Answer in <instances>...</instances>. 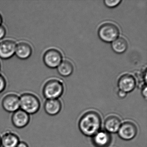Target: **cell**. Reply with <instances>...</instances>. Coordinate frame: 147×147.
<instances>
[{"mask_svg": "<svg viewBox=\"0 0 147 147\" xmlns=\"http://www.w3.org/2000/svg\"><path fill=\"white\" fill-rule=\"evenodd\" d=\"M20 142L18 135L11 131H6L1 137L2 147H16Z\"/></svg>", "mask_w": 147, "mask_h": 147, "instance_id": "obj_15", "label": "cell"}, {"mask_svg": "<svg viewBox=\"0 0 147 147\" xmlns=\"http://www.w3.org/2000/svg\"><path fill=\"white\" fill-rule=\"evenodd\" d=\"M121 2L120 0H115V1H105V3L107 6L109 7H113L117 6Z\"/></svg>", "mask_w": 147, "mask_h": 147, "instance_id": "obj_19", "label": "cell"}, {"mask_svg": "<svg viewBox=\"0 0 147 147\" xmlns=\"http://www.w3.org/2000/svg\"><path fill=\"white\" fill-rule=\"evenodd\" d=\"M20 109L29 114L37 113L41 107V103L37 96L31 93H25L20 97Z\"/></svg>", "mask_w": 147, "mask_h": 147, "instance_id": "obj_2", "label": "cell"}, {"mask_svg": "<svg viewBox=\"0 0 147 147\" xmlns=\"http://www.w3.org/2000/svg\"><path fill=\"white\" fill-rule=\"evenodd\" d=\"M17 43L14 40L7 39L0 42V58L10 59L15 55Z\"/></svg>", "mask_w": 147, "mask_h": 147, "instance_id": "obj_8", "label": "cell"}, {"mask_svg": "<svg viewBox=\"0 0 147 147\" xmlns=\"http://www.w3.org/2000/svg\"><path fill=\"white\" fill-rule=\"evenodd\" d=\"M7 33L6 29L3 25H0V40L3 39Z\"/></svg>", "mask_w": 147, "mask_h": 147, "instance_id": "obj_20", "label": "cell"}, {"mask_svg": "<svg viewBox=\"0 0 147 147\" xmlns=\"http://www.w3.org/2000/svg\"><path fill=\"white\" fill-rule=\"evenodd\" d=\"M102 120L97 112L89 111L84 113L80 119L79 128L82 134L88 137H92L100 129Z\"/></svg>", "mask_w": 147, "mask_h": 147, "instance_id": "obj_1", "label": "cell"}, {"mask_svg": "<svg viewBox=\"0 0 147 147\" xmlns=\"http://www.w3.org/2000/svg\"><path fill=\"white\" fill-rule=\"evenodd\" d=\"M119 34V30L117 25L111 23L102 24L98 30V35L103 41L107 42H113L117 39Z\"/></svg>", "mask_w": 147, "mask_h": 147, "instance_id": "obj_4", "label": "cell"}, {"mask_svg": "<svg viewBox=\"0 0 147 147\" xmlns=\"http://www.w3.org/2000/svg\"><path fill=\"white\" fill-rule=\"evenodd\" d=\"M138 133V128L135 123L127 121L121 124L118 131L119 136L124 140L129 141L133 139Z\"/></svg>", "mask_w": 147, "mask_h": 147, "instance_id": "obj_6", "label": "cell"}, {"mask_svg": "<svg viewBox=\"0 0 147 147\" xmlns=\"http://www.w3.org/2000/svg\"><path fill=\"white\" fill-rule=\"evenodd\" d=\"M136 86V81L135 78L130 74L123 75L122 76L118 82V86L120 90L125 92H129L135 88Z\"/></svg>", "mask_w": 147, "mask_h": 147, "instance_id": "obj_12", "label": "cell"}, {"mask_svg": "<svg viewBox=\"0 0 147 147\" xmlns=\"http://www.w3.org/2000/svg\"><path fill=\"white\" fill-rule=\"evenodd\" d=\"M74 66L72 63L67 60L61 62L57 68V71L61 75L68 76L71 74L74 71Z\"/></svg>", "mask_w": 147, "mask_h": 147, "instance_id": "obj_16", "label": "cell"}, {"mask_svg": "<svg viewBox=\"0 0 147 147\" xmlns=\"http://www.w3.org/2000/svg\"><path fill=\"white\" fill-rule=\"evenodd\" d=\"M112 47L115 52L117 53H123L127 49L128 43L123 38H118L113 41Z\"/></svg>", "mask_w": 147, "mask_h": 147, "instance_id": "obj_17", "label": "cell"}, {"mask_svg": "<svg viewBox=\"0 0 147 147\" xmlns=\"http://www.w3.org/2000/svg\"><path fill=\"white\" fill-rule=\"evenodd\" d=\"M147 86H144L142 90V94L143 96L145 98H147Z\"/></svg>", "mask_w": 147, "mask_h": 147, "instance_id": "obj_23", "label": "cell"}, {"mask_svg": "<svg viewBox=\"0 0 147 147\" xmlns=\"http://www.w3.org/2000/svg\"><path fill=\"white\" fill-rule=\"evenodd\" d=\"M16 147H29L26 143L24 142H20Z\"/></svg>", "mask_w": 147, "mask_h": 147, "instance_id": "obj_22", "label": "cell"}, {"mask_svg": "<svg viewBox=\"0 0 147 147\" xmlns=\"http://www.w3.org/2000/svg\"><path fill=\"white\" fill-rule=\"evenodd\" d=\"M126 94H127V93L125 92L122 90H119L118 92V95L119 97L121 98H125Z\"/></svg>", "mask_w": 147, "mask_h": 147, "instance_id": "obj_21", "label": "cell"}, {"mask_svg": "<svg viewBox=\"0 0 147 147\" xmlns=\"http://www.w3.org/2000/svg\"><path fill=\"white\" fill-rule=\"evenodd\" d=\"M6 86V80L4 76L0 73V93L5 91Z\"/></svg>", "mask_w": 147, "mask_h": 147, "instance_id": "obj_18", "label": "cell"}, {"mask_svg": "<svg viewBox=\"0 0 147 147\" xmlns=\"http://www.w3.org/2000/svg\"><path fill=\"white\" fill-rule=\"evenodd\" d=\"M112 141L111 135L106 131H99L92 138L93 144L95 147H108Z\"/></svg>", "mask_w": 147, "mask_h": 147, "instance_id": "obj_9", "label": "cell"}, {"mask_svg": "<svg viewBox=\"0 0 147 147\" xmlns=\"http://www.w3.org/2000/svg\"><path fill=\"white\" fill-rule=\"evenodd\" d=\"M1 61H0V70H1Z\"/></svg>", "mask_w": 147, "mask_h": 147, "instance_id": "obj_26", "label": "cell"}, {"mask_svg": "<svg viewBox=\"0 0 147 147\" xmlns=\"http://www.w3.org/2000/svg\"><path fill=\"white\" fill-rule=\"evenodd\" d=\"M30 119V115L20 109L13 113L11 117L13 125L18 129H22L27 126Z\"/></svg>", "mask_w": 147, "mask_h": 147, "instance_id": "obj_10", "label": "cell"}, {"mask_svg": "<svg viewBox=\"0 0 147 147\" xmlns=\"http://www.w3.org/2000/svg\"><path fill=\"white\" fill-rule=\"evenodd\" d=\"M62 109V104L58 99H47L44 104L45 112L50 116L57 115Z\"/></svg>", "mask_w": 147, "mask_h": 147, "instance_id": "obj_13", "label": "cell"}, {"mask_svg": "<svg viewBox=\"0 0 147 147\" xmlns=\"http://www.w3.org/2000/svg\"><path fill=\"white\" fill-rule=\"evenodd\" d=\"M32 54V48L28 42L21 41L17 43L15 54L16 56L21 60H26Z\"/></svg>", "mask_w": 147, "mask_h": 147, "instance_id": "obj_11", "label": "cell"}, {"mask_svg": "<svg viewBox=\"0 0 147 147\" xmlns=\"http://www.w3.org/2000/svg\"><path fill=\"white\" fill-rule=\"evenodd\" d=\"M2 22H3V18H2V15L0 13V25L2 24Z\"/></svg>", "mask_w": 147, "mask_h": 147, "instance_id": "obj_24", "label": "cell"}, {"mask_svg": "<svg viewBox=\"0 0 147 147\" xmlns=\"http://www.w3.org/2000/svg\"><path fill=\"white\" fill-rule=\"evenodd\" d=\"M1 137L0 136V147H1Z\"/></svg>", "mask_w": 147, "mask_h": 147, "instance_id": "obj_25", "label": "cell"}, {"mask_svg": "<svg viewBox=\"0 0 147 147\" xmlns=\"http://www.w3.org/2000/svg\"><path fill=\"white\" fill-rule=\"evenodd\" d=\"M64 87L62 82L57 79H51L44 85L42 93L47 99H57L63 93Z\"/></svg>", "mask_w": 147, "mask_h": 147, "instance_id": "obj_3", "label": "cell"}, {"mask_svg": "<svg viewBox=\"0 0 147 147\" xmlns=\"http://www.w3.org/2000/svg\"><path fill=\"white\" fill-rule=\"evenodd\" d=\"M1 105L6 111L13 113L20 109V97L16 94H8L2 99Z\"/></svg>", "mask_w": 147, "mask_h": 147, "instance_id": "obj_7", "label": "cell"}, {"mask_svg": "<svg viewBox=\"0 0 147 147\" xmlns=\"http://www.w3.org/2000/svg\"><path fill=\"white\" fill-rule=\"evenodd\" d=\"M61 53L57 49H50L47 50L43 56L44 63L48 67L55 68L58 67L62 61Z\"/></svg>", "mask_w": 147, "mask_h": 147, "instance_id": "obj_5", "label": "cell"}, {"mask_svg": "<svg viewBox=\"0 0 147 147\" xmlns=\"http://www.w3.org/2000/svg\"><path fill=\"white\" fill-rule=\"evenodd\" d=\"M121 125L120 119L115 115L107 117L104 122V127L106 131L110 133L117 132Z\"/></svg>", "mask_w": 147, "mask_h": 147, "instance_id": "obj_14", "label": "cell"}]
</instances>
